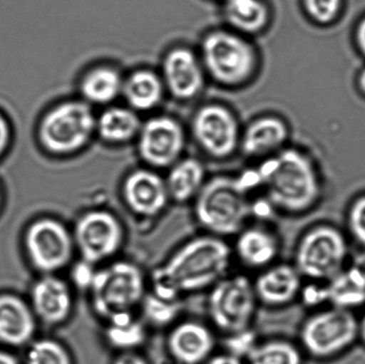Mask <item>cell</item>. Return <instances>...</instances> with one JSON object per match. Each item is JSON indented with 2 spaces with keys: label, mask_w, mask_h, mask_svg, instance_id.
Wrapping results in <instances>:
<instances>
[{
  "label": "cell",
  "mask_w": 365,
  "mask_h": 364,
  "mask_svg": "<svg viewBox=\"0 0 365 364\" xmlns=\"http://www.w3.org/2000/svg\"><path fill=\"white\" fill-rule=\"evenodd\" d=\"M125 73L108 62L91 64L78 78V98L93 108H106L121 99Z\"/></svg>",
  "instance_id": "obj_18"
},
{
  "label": "cell",
  "mask_w": 365,
  "mask_h": 364,
  "mask_svg": "<svg viewBox=\"0 0 365 364\" xmlns=\"http://www.w3.org/2000/svg\"><path fill=\"white\" fill-rule=\"evenodd\" d=\"M359 340L365 344V313L359 320Z\"/></svg>",
  "instance_id": "obj_41"
},
{
  "label": "cell",
  "mask_w": 365,
  "mask_h": 364,
  "mask_svg": "<svg viewBox=\"0 0 365 364\" xmlns=\"http://www.w3.org/2000/svg\"><path fill=\"white\" fill-rule=\"evenodd\" d=\"M167 95L159 70L139 66L125 73L121 99L141 116L156 113Z\"/></svg>",
  "instance_id": "obj_21"
},
{
  "label": "cell",
  "mask_w": 365,
  "mask_h": 364,
  "mask_svg": "<svg viewBox=\"0 0 365 364\" xmlns=\"http://www.w3.org/2000/svg\"><path fill=\"white\" fill-rule=\"evenodd\" d=\"M160 171L140 166L128 171L121 184V195L128 208L137 215L155 217L170 202L165 177Z\"/></svg>",
  "instance_id": "obj_15"
},
{
  "label": "cell",
  "mask_w": 365,
  "mask_h": 364,
  "mask_svg": "<svg viewBox=\"0 0 365 364\" xmlns=\"http://www.w3.org/2000/svg\"><path fill=\"white\" fill-rule=\"evenodd\" d=\"M108 323L106 338L113 348L127 352L139 347L145 341V328L141 323L133 319L131 313L114 316Z\"/></svg>",
  "instance_id": "obj_29"
},
{
  "label": "cell",
  "mask_w": 365,
  "mask_h": 364,
  "mask_svg": "<svg viewBox=\"0 0 365 364\" xmlns=\"http://www.w3.org/2000/svg\"><path fill=\"white\" fill-rule=\"evenodd\" d=\"M143 313L153 326H169L178 318L181 311L180 301H168L155 294L145 295L141 303Z\"/></svg>",
  "instance_id": "obj_30"
},
{
  "label": "cell",
  "mask_w": 365,
  "mask_h": 364,
  "mask_svg": "<svg viewBox=\"0 0 365 364\" xmlns=\"http://www.w3.org/2000/svg\"><path fill=\"white\" fill-rule=\"evenodd\" d=\"M96 273L94 265L81 259V262L76 263L73 267L71 276L75 286L80 288L81 290L91 291Z\"/></svg>",
  "instance_id": "obj_36"
},
{
  "label": "cell",
  "mask_w": 365,
  "mask_h": 364,
  "mask_svg": "<svg viewBox=\"0 0 365 364\" xmlns=\"http://www.w3.org/2000/svg\"><path fill=\"white\" fill-rule=\"evenodd\" d=\"M113 364H148L141 355L132 352H125L115 359Z\"/></svg>",
  "instance_id": "obj_38"
},
{
  "label": "cell",
  "mask_w": 365,
  "mask_h": 364,
  "mask_svg": "<svg viewBox=\"0 0 365 364\" xmlns=\"http://www.w3.org/2000/svg\"><path fill=\"white\" fill-rule=\"evenodd\" d=\"M24 246L31 265L43 276L69 265L75 244L73 234L60 221L43 217L28 227Z\"/></svg>",
  "instance_id": "obj_11"
},
{
  "label": "cell",
  "mask_w": 365,
  "mask_h": 364,
  "mask_svg": "<svg viewBox=\"0 0 365 364\" xmlns=\"http://www.w3.org/2000/svg\"><path fill=\"white\" fill-rule=\"evenodd\" d=\"M192 131L200 147L216 158L231 155L240 142L237 120L222 105H205L197 110Z\"/></svg>",
  "instance_id": "obj_13"
},
{
  "label": "cell",
  "mask_w": 365,
  "mask_h": 364,
  "mask_svg": "<svg viewBox=\"0 0 365 364\" xmlns=\"http://www.w3.org/2000/svg\"><path fill=\"white\" fill-rule=\"evenodd\" d=\"M31 309L36 318L49 326H58L69 318L73 299L70 287L55 274L42 276L31 292Z\"/></svg>",
  "instance_id": "obj_20"
},
{
  "label": "cell",
  "mask_w": 365,
  "mask_h": 364,
  "mask_svg": "<svg viewBox=\"0 0 365 364\" xmlns=\"http://www.w3.org/2000/svg\"><path fill=\"white\" fill-rule=\"evenodd\" d=\"M91 291L95 311L109 320L141 304L146 295L144 274L133 263L118 261L96 271Z\"/></svg>",
  "instance_id": "obj_8"
},
{
  "label": "cell",
  "mask_w": 365,
  "mask_h": 364,
  "mask_svg": "<svg viewBox=\"0 0 365 364\" xmlns=\"http://www.w3.org/2000/svg\"><path fill=\"white\" fill-rule=\"evenodd\" d=\"M37 318L31 306L17 296L0 295V342L21 347L34 338Z\"/></svg>",
  "instance_id": "obj_23"
},
{
  "label": "cell",
  "mask_w": 365,
  "mask_h": 364,
  "mask_svg": "<svg viewBox=\"0 0 365 364\" xmlns=\"http://www.w3.org/2000/svg\"><path fill=\"white\" fill-rule=\"evenodd\" d=\"M356 37L357 46L365 56V18L357 27Z\"/></svg>",
  "instance_id": "obj_39"
},
{
  "label": "cell",
  "mask_w": 365,
  "mask_h": 364,
  "mask_svg": "<svg viewBox=\"0 0 365 364\" xmlns=\"http://www.w3.org/2000/svg\"><path fill=\"white\" fill-rule=\"evenodd\" d=\"M2 202V189H1V184H0V205H1Z\"/></svg>",
  "instance_id": "obj_43"
},
{
  "label": "cell",
  "mask_w": 365,
  "mask_h": 364,
  "mask_svg": "<svg viewBox=\"0 0 365 364\" xmlns=\"http://www.w3.org/2000/svg\"><path fill=\"white\" fill-rule=\"evenodd\" d=\"M309 284H303L302 291L299 294V301L309 308H317L324 305L330 306L329 301L328 283L324 281H307Z\"/></svg>",
  "instance_id": "obj_34"
},
{
  "label": "cell",
  "mask_w": 365,
  "mask_h": 364,
  "mask_svg": "<svg viewBox=\"0 0 365 364\" xmlns=\"http://www.w3.org/2000/svg\"><path fill=\"white\" fill-rule=\"evenodd\" d=\"M261 184L275 209L303 215L317 206L321 183L312 160L303 152L287 149L261 164Z\"/></svg>",
  "instance_id": "obj_2"
},
{
  "label": "cell",
  "mask_w": 365,
  "mask_h": 364,
  "mask_svg": "<svg viewBox=\"0 0 365 364\" xmlns=\"http://www.w3.org/2000/svg\"><path fill=\"white\" fill-rule=\"evenodd\" d=\"M305 6L312 19L320 24H329L338 16L341 0H305Z\"/></svg>",
  "instance_id": "obj_33"
},
{
  "label": "cell",
  "mask_w": 365,
  "mask_h": 364,
  "mask_svg": "<svg viewBox=\"0 0 365 364\" xmlns=\"http://www.w3.org/2000/svg\"><path fill=\"white\" fill-rule=\"evenodd\" d=\"M346 223L350 236L365 251V194L350 204Z\"/></svg>",
  "instance_id": "obj_32"
},
{
  "label": "cell",
  "mask_w": 365,
  "mask_h": 364,
  "mask_svg": "<svg viewBox=\"0 0 365 364\" xmlns=\"http://www.w3.org/2000/svg\"><path fill=\"white\" fill-rule=\"evenodd\" d=\"M96 109L78 96L59 99L39 115L35 127L36 142L50 158H73L96 140Z\"/></svg>",
  "instance_id": "obj_3"
},
{
  "label": "cell",
  "mask_w": 365,
  "mask_h": 364,
  "mask_svg": "<svg viewBox=\"0 0 365 364\" xmlns=\"http://www.w3.org/2000/svg\"><path fill=\"white\" fill-rule=\"evenodd\" d=\"M235 238L232 255L246 269L260 272L277 262L281 241L271 228L263 224H248Z\"/></svg>",
  "instance_id": "obj_19"
},
{
  "label": "cell",
  "mask_w": 365,
  "mask_h": 364,
  "mask_svg": "<svg viewBox=\"0 0 365 364\" xmlns=\"http://www.w3.org/2000/svg\"><path fill=\"white\" fill-rule=\"evenodd\" d=\"M259 305L253 280L245 274H229L207 291L210 326L225 337L252 330Z\"/></svg>",
  "instance_id": "obj_5"
},
{
  "label": "cell",
  "mask_w": 365,
  "mask_h": 364,
  "mask_svg": "<svg viewBox=\"0 0 365 364\" xmlns=\"http://www.w3.org/2000/svg\"><path fill=\"white\" fill-rule=\"evenodd\" d=\"M143 120L140 114L124 103H114L96 113V139L110 147L135 144Z\"/></svg>",
  "instance_id": "obj_22"
},
{
  "label": "cell",
  "mask_w": 365,
  "mask_h": 364,
  "mask_svg": "<svg viewBox=\"0 0 365 364\" xmlns=\"http://www.w3.org/2000/svg\"><path fill=\"white\" fill-rule=\"evenodd\" d=\"M330 306L352 310L365 303V261L356 260L346 266L337 276L328 281Z\"/></svg>",
  "instance_id": "obj_26"
},
{
  "label": "cell",
  "mask_w": 365,
  "mask_h": 364,
  "mask_svg": "<svg viewBox=\"0 0 365 364\" xmlns=\"http://www.w3.org/2000/svg\"><path fill=\"white\" fill-rule=\"evenodd\" d=\"M159 73L168 95L178 101H189L202 90V61L186 46H176L168 49L163 56Z\"/></svg>",
  "instance_id": "obj_14"
},
{
  "label": "cell",
  "mask_w": 365,
  "mask_h": 364,
  "mask_svg": "<svg viewBox=\"0 0 365 364\" xmlns=\"http://www.w3.org/2000/svg\"><path fill=\"white\" fill-rule=\"evenodd\" d=\"M299 340L300 348L311 358L330 359L359 340V320L350 310L327 306L304 321Z\"/></svg>",
  "instance_id": "obj_7"
},
{
  "label": "cell",
  "mask_w": 365,
  "mask_h": 364,
  "mask_svg": "<svg viewBox=\"0 0 365 364\" xmlns=\"http://www.w3.org/2000/svg\"><path fill=\"white\" fill-rule=\"evenodd\" d=\"M288 137V128L278 118L263 117L247 128L241 140L246 155L259 157L274 152L284 145Z\"/></svg>",
  "instance_id": "obj_24"
},
{
  "label": "cell",
  "mask_w": 365,
  "mask_h": 364,
  "mask_svg": "<svg viewBox=\"0 0 365 364\" xmlns=\"http://www.w3.org/2000/svg\"><path fill=\"white\" fill-rule=\"evenodd\" d=\"M234 255L225 239L204 233L191 239L156 270L153 294L180 301L182 295L210 291L230 274Z\"/></svg>",
  "instance_id": "obj_1"
},
{
  "label": "cell",
  "mask_w": 365,
  "mask_h": 364,
  "mask_svg": "<svg viewBox=\"0 0 365 364\" xmlns=\"http://www.w3.org/2000/svg\"><path fill=\"white\" fill-rule=\"evenodd\" d=\"M203 68L218 83L237 85L248 80L255 70V50L245 39L227 31H214L202 44Z\"/></svg>",
  "instance_id": "obj_9"
},
{
  "label": "cell",
  "mask_w": 365,
  "mask_h": 364,
  "mask_svg": "<svg viewBox=\"0 0 365 364\" xmlns=\"http://www.w3.org/2000/svg\"><path fill=\"white\" fill-rule=\"evenodd\" d=\"M165 181L170 202H193L202 191L205 180V170L200 160L181 158L167 170Z\"/></svg>",
  "instance_id": "obj_25"
},
{
  "label": "cell",
  "mask_w": 365,
  "mask_h": 364,
  "mask_svg": "<svg viewBox=\"0 0 365 364\" xmlns=\"http://www.w3.org/2000/svg\"><path fill=\"white\" fill-rule=\"evenodd\" d=\"M185 144L180 121L169 114L156 113L143 120L134 145L143 166L162 171L182 158Z\"/></svg>",
  "instance_id": "obj_10"
},
{
  "label": "cell",
  "mask_w": 365,
  "mask_h": 364,
  "mask_svg": "<svg viewBox=\"0 0 365 364\" xmlns=\"http://www.w3.org/2000/svg\"><path fill=\"white\" fill-rule=\"evenodd\" d=\"M225 16L237 30L255 33L266 26L268 12L259 0H227Z\"/></svg>",
  "instance_id": "obj_28"
},
{
  "label": "cell",
  "mask_w": 365,
  "mask_h": 364,
  "mask_svg": "<svg viewBox=\"0 0 365 364\" xmlns=\"http://www.w3.org/2000/svg\"><path fill=\"white\" fill-rule=\"evenodd\" d=\"M14 126L12 119L5 110L0 108V163L6 158L14 142Z\"/></svg>",
  "instance_id": "obj_35"
},
{
  "label": "cell",
  "mask_w": 365,
  "mask_h": 364,
  "mask_svg": "<svg viewBox=\"0 0 365 364\" xmlns=\"http://www.w3.org/2000/svg\"><path fill=\"white\" fill-rule=\"evenodd\" d=\"M302 349L284 338L257 342L246 356L248 364H302Z\"/></svg>",
  "instance_id": "obj_27"
},
{
  "label": "cell",
  "mask_w": 365,
  "mask_h": 364,
  "mask_svg": "<svg viewBox=\"0 0 365 364\" xmlns=\"http://www.w3.org/2000/svg\"><path fill=\"white\" fill-rule=\"evenodd\" d=\"M193 202V216L204 233L235 237L248 226L252 201L237 178L216 177L206 181Z\"/></svg>",
  "instance_id": "obj_4"
},
{
  "label": "cell",
  "mask_w": 365,
  "mask_h": 364,
  "mask_svg": "<svg viewBox=\"0 0 365 364\" xmlns=\"http://www.w3.org/2000/svg\"><path fill=\"white\" fill-rule=\"evenodd\" d=\"M73 235L82 260L95 266L120 251L124 232L120 220L113 213L92 210L77 221Z\"/></svg>",
  "instance_id": "obj_12"
},
{
  "label": "cell",
  "mask_w": 365,
  "mask_h": 364,
  "mask_svg": "<svg viewBox=\"0 0 365 364\" xmlns=\"http://www.w3.org/2000/svg\"><path fill=\"white\" fill-rule=\"evenodd\" d=\"M359 84L361 90L365 95V69L361 73L359 78Z\"/></svg>",
  "instance_id": "obj_42"
},
{
  "label": "cell",
  "mask_w": 365,
  "mask_h": 364,
  "mask_svg": "<svg viewBox=\"0 0 365 364\" xmlns=\"http://www.w3.org/2000/svg\"><path fill=\"white\" fill-rule=\"evenodd\" d=\"M203 364H243L241 358L234 355L225 353V354L213 355Z\"/></svg>",
  "instance_id": "obj_37"
},
{
  "label": "cell",
  "mask_w": 365,
  "mask_h": 364,
  "mask_svg": "<svg viewBox=\"0 0 365 364\" xmlns=\"http://www.w3.org/2000/svg\"><path fill=\"white\" fill-rule=\"evenodd\" d=\"M253 284L260 305L280 308L299 299L304 279L292 263L277 262L260 271Z\"/></svg>",
  "instance_id": "obj_17"
},
{
  "label": "cell",
  "mask_w": 365,
  "mask_h": 364,
  "mask_svg": "<svg viewBox=\"0 0 365 364\" xmlns=\"http://www.w3.org/2000/svg\"><path fill=\"white\" fill-rule=\"evenodd\" d=\"M0 364H18V362L9 353L0 351Z\"/></svg>",
  "instance_id": "obj_40"
},
{
  "label": "cell",
  "mask_w": 365,
  "mask_h": 364,
  "mask_svg": "<svg viewBox=\"0 0 365 364\" xmlns=\"http://www.w3.org/2000/svg\"><path fill=\"white\" fill-rule=\"evenodd\" d=\"M171 356L180 364H203L214 355L217 345L212 326L196 320L178 323L168 337Z\"/></svg>",
  "instance_id": "obj_16"
},
{
  "label": "cell",
  "mask_w": 365,
  "mask_h": 364,
  "mask_svg": "<svg viewBox=\"0 0 365 364\" xmlns=\"http://www.w3.org/2000/svg\"><path fill=\"white\" fill-rule=\"evenodd\" d=\"M349 249L348 239L339 227L317 224L299 237L292 264L304 281L328 283L348 265Z\"/></svg>",
  "instance_id": "obj_6"
},
{
  "label": "cell",
  "mask_w": 365,
  "mask_h": 364,
  "mask_svg": "<svg viewBox=\"0 0 365 364\" xmlns=\"http://www.w3.org/2000/svg\"><path fill=\"white\" fill-rule=\"evenodd\" d=\"M26 364H73L69 353L58 341L41 338L28 349Z\"/></svg>",
  "instance_id": "obj_31"
}]
</instances>
